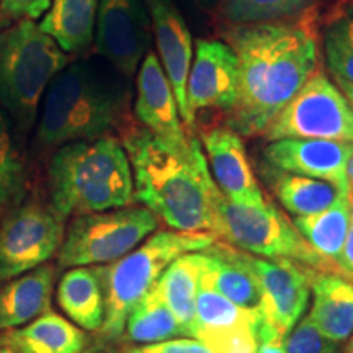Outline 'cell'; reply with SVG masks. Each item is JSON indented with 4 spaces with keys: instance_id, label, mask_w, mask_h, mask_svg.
Instances as JSON below:
<instances>
[{
    "instance_id": "obj_1",
    "label": "cell",
    "mask_w": 353,
    "mask_h": 353,
    "mask_svg": "<svg viewBox=\"0 0 353 353\" xmlns=\"http://www.w3.org/2000/svg\"><path fill=\"white\" fill-rule=\"evenodd\" d=\"M239 87L228 126L239 136L262 134L317 70V41L309 21L280 20L234 26Z\"/></svg>"
},
{
    "instance_id": "obj_2",
    "label": "cell",
    "mask_w": 353,
    "mask_h": 353,
    "mask_svg": "<svg viewBox=\"0 0 353 353\" xmlns=\"http://www.w3.org/2000/svg\"><path fill=\"white\" fill-rule=\"evenodd\" d=\"M123 145L131 164L134 201L172 231L211 232L221 192L200 141L188 138L183 144H170L143 128L131 131Z\"/></svg>"
},
{
    "instance_id": "obj_3",
    "label": "cell",
    "mask_w": 353,
    "mask_h": 353,
    "mask_svg": "<svg viewBox=\"0 0 353 353\" xmlns=\"http://www.w3.org/2000/svg\"><path fill=\"white\" fill-rule=\"evenodd\" d=\"M130 88L118 70L92 61H70L43 97L37 143L59 148L108 136L126 113Z\"/></svg>"
},
{
    "instance_id": "obj_4",
    "label": "cell",
    "mask_w": 353,
    "mask_h": 353,
    "mask_svg": "<svg viewBox=\"0 0 353 353\" xmlns=\"http://www.w3.org/2000/svg\"><path fill=\"white\" fill-rule=\"evenodd\" d=\"M48 190L64 219L130 206L134 185L125 145L110 134L59 145L48 165Z\"/></svg>"
},
{
    "instance_id": "obj_5",
    "label": "cell",
    "mask_w": 353,
    "mask_h": 353,
    "mask_svg": "<svg viewBox=\"0 0 353 353\" xmlns=\"http://www.w3.org/2000/svg\"><path fill=\"white\" fill-rule=\"evenodd\" d=\"M211 232L156 231L134 250L108 265H97L105 296V319L100 334L108 341L121 337L132 307L151 291L169 265L180 255L213 244Z\"/></svg>"
},
{
    "instance_id": "obj_6",
    "label": "cell",
    "mask_w": 353,
    "mask_h": 353,
    "mask_svg": "<svg viewBox=\"0 0 353 353\" xmlns=\"http://www.w3.org/2000/svg\"><path fill=\"white\" fill-rule=\"evenodd\" d=\"M70 56L33 20L0 33V107L21 128L37 120L39 101Z\"/></svg>"
},
{
    "instance_id": "obj_7",
    "label": "cell",
    "mask_w": 353,
    "mask_h": 353,
    "mask_svg": "<svg viewBox=\"0 0 353 353\" xmlns=\"http://www.w3.org/2000/svg\"><path fill=\"white\" fill-rule=\"evenodd\" d=\"M211 232L224 244L250 255L288 260L317 272L337 273L307 245L293 221L268 201L260 208H249L219 195Z\"/></svg>"
},
{
    "instance_id": "obj_8",
    "label": "cell",
    "mask_w": 353,
    "mask_h": 353,
    "mask_svg": "<svg viewBox=\"0 0 353 353\" xmlns=\"http://www.w3.org/2000/svg\"><path fill=\"white\" fill-rule=\"evenodd\" d=\"M159 219L152 211L125 206L100 213L74 216L65 228L57 252L61 268L108 265L125 257L157 231Z\"/></svg>"
},
{
    "instance_id": "obj_9",
    "label": "cell",
    "mask_w": 353,
    "mask_h": 353,
    "mask_svg": "<svg viewBox=\"0 0 353 353\" xmlns=\"http://www.w3.org/2000/svg\"><path fill=\"white\" fill-rule=\"evenodd\" d=\"M265 139H329L353 143V108L327 76L316 70L265 130Z\"/></svg>"
},
{
    "instance_id": "obj_10",
    "label": "cell",
    "mask_w": 353,
    "mask_h": 353,
    "mask_svg": "<svg viewBox=\"0 0 353 353\" xmlns=\"http://www.w3.org/2000/svg\"><path fill=\"white\" fill-rule=\"evenodd\" d=\"M65 219L52 206L21 203L0 223V281L13 280L44 265L59 252Z\"/></svg>"
},
{
    "instance_id": "obj_11",
    "label": "cell",
    "mask_w": 353,
    "mask_h": 353,
    "mask_svg": "<svg viewBox=\"0 0 353 353\" xmlns=\"http://www.w3.org/2000/svg\"><path fill=\"white\" fill-rule=\"evenodd\" d=\"M234 254L257 278L262 293V322L286 337L306 311L311 298V276L316 270L288 260L257 257L239 249H234Z\"/></svg>"
},
{
    "instance_id": "obj_12",
    "label": "cell",
    "mask_w": 353,
    "mask_h": 353,
    "mask_svg": "<svg viewBox=\"0 0 353 353\" xmlns=\"http://www.w3.org/2000/svg\"><path fill=\"white\" fill-rule=\"evenodd\" d=\"M95 28L97 52L131 79L151 48L152 26L144 0H100Z\"/></svg>"
},
{
    "instance_id": "obj_13",
    "label": "cell",
    "mask_w": 353,
    "mask_h": 353,
    "mask_svg": "<svg viewBox=\"0 0 353 353\" xmlns=\"http://www.w3.org/2000/svg\"><path fill=\"white\" fill-rule=\"evenodd\" d=\"M239 69L236 52L229 44L196 39L187 79V105L196 118L201 110L229 113L237 100Z\"/></svg>"
},
{
    "instance_id": "obj_14",
    "label": "cell",
    "mask_w": 353,
    "mask_h": 353,
    "mask_svg": "<svg viewBox=\"0 0 353 353\" xmlns=\"http://www.w3.org/2000/svg\"><path fill=\"white\" fill-rule=\"evenodd\" d=\"M352 154L353 143L285 138L270 141L263 157L275 170L327 180L353 195L347 175Z\"/></svg>"
},
{
    "instance_id": "obj_15",
    "label": "cell",
    "mask_w": 353,
    "mask_h": 353,
    "mask_svg": "<svg viewBox=\"0 0 353 353\" xmlns=\"http://www.w3.org/2000/svg\"><path fill=\"white\" fill-rule=\"evenodd\" d=\"M159 57L174 90L183 126H195V117L187 105V79L193 61V39L187 21L172 0H144Z\"/></svg>"
},
{
    "instance_id": "obj_16",
    "label": "cell",
    "mask_w": 353,
    "mask_h": 353,
    "mask_svg": "<svg viewBox=\"0 0 353 353\" xmlns=\"http://www.w3.org/2000/svg\"><path fill=\"white\" fill-rule=\"evenodd\" d=\"M201 145L211 176L226 200L249 208H260L267 203L250 167L245 145L236 131L229 126L213 128L203 132Z\"/></svg>"
},
{
    "instance_id": "obj_17",
    "label": "cell",
    "mask_w": 353,
    "mask_h": 353,
    "mask_svg": "<svg viewBox=\"0 0 353 353\" xmlns=\"http://www.w3.org/2000/svg\"><path fill=\"white\" fill-rule=\"evenodd\" d=\"M134 113L145 130L165 143L183 144L190 138L165 70L151 51L144 56L136 77Z\"/></svg>"
},
{
    "instance_id": "obj_18",
    "label": "cell",
    "mask_w": 353,
    "mask_h": 353,
    "mask_svg": "<svg viewBox=\"0 0 353 353\" xmlns=\"http://www.w3.org/2000/svg\"><path fill=\"white\" fill-rule=\"evenodd\" d=\"M198 254L205 283L245 311L260 312L262 293L257 278L236 257L231 245L214 241Z\"/></svg>"
},
{
    "instance_id": "obj_19",
    "label": "cell",
    "mask_w": 353,
    "mask_h": 353,
    "mask_svg": "<svg viewBox=\"0 0 353 353\" xmlns=\"http://www.w3.org/2000/svg\"><path fill=\"white\" fill-rule=\"evenodd\" d=\"M312 306L307 317L321 334L335 343L353 335V281L334 272H314L311 276Z\"/></svg>"
},
{
    "instance_id": "obj_20",
    "label": "cell",
    "mask_w": 353,
    "mask_h": 353,
    "mask_svg": "<svg viewBox=\"0 0 353 353\" xmlns=\"http://www.w3.org/2000/svg\"><path fill=\"white\" fill-rule=\"evenodd\" d=\"M85 347V332L54 311L0 334V348L10 353H82Z\"/></svg>"
},
{
    "instance_id": "obj_21",
    "label": "cell",
    "mask_w": 353,
    "mask_h": 353,
    "mask_svg": "<svg viewBox=\"0 0 353 353\" xmlns=\"http://www.w3.org/2000/svg\"><path fill=\"white\" fill-rule=\"evenodd\" d=\"M54 280L56 268L44 263L0 288V332L28 324L51 311Z\"/></svg>"
},
{
    "instance_id": "obj_22",
    "label": "cell",
    "mask_w": 353,
    "mask_h": 353,
    "mask_svg": "<svg viewBox=\"0 0 353 353\" xmlns=\"http://www.w3.org/2000/svg\"><path fill=\"white\" fill-rule=\"evenodd\" d=\"M100 0H52L39 28L68 54L85 51L94 41Z\"/></svg>"
},
{
    "instance_id": "obj_23",
    "label": "cell",
    "mask_w": 353,
    "mask_h": 353,
    "mask_svg": "<svg viewBox=\"0 0 353 353\" xmlns=\"http://www.w3.org/2000/svg\"><path fill=\"white\" fill-rule=\"evenodd\" d=\"M57 303L79 327L100 330L105 319V296L97 268H69L57 285Z\"/></svg>"
},
{
    "instance_id": "obj_24",
    "label": "cell",
    "mask_w": 353,
    "mask_h": 353,
    "mask_svg": "<svg viewBox=\"0 0 353 353\" xmlns=\"http://www.w3.org/2000/svg\"><path fill=\"white\" fill-rule=\"evenodd\" d=\"M353 213V196H343L327 210L309 216H294L293 224L314 252L337 270ZM341 275V273H339Z\"/></svg>"
},
{
    "instance_id": "obj_25",
    "label": "cell",
    "mask_w": 353,
    "mask_h": 353,
    "mask_svg": "<svg viewBox=\"0 0 353 353\" xmlns=\"http://www.w3.org/2000/svg\"><path fill=\"white\" fill-rule=\"evenodd\" d=\"M198 252H188L175 259L154 286L170 311L174 312L187 337H192L193 332L196 296L200 290L201 262Z\"/></svg>"
},
{
    "instance_id": "obj_26",
    "label": "cell",
    "mask_w": 353,
    "mask_h": 353,
    "mask_svg": "<svg viewBox=\"0 0 353 353\" xmlns=\"http://www.w3.org/2000/svg\"><path fill=\"white\" fill-rule=\"evenodd\" d=\"M273 187H275V193L281 206L293 216L321 213L341 198L353 196L327 180L286 174L280 170H276L275 179H273Z\"/></svg>"
},
{
    "instance_id": "obj_27",
    "label": "cell",
    "mask_w": 353,
    "mask_h": 353,
    "mask_svg": "<svg viewBox=\"0 0 353 353\" xmlns=\"http://www.w3.org/2000/svg\"><path fill=\"white\" fill-rule=\"evenodd\" d=\"M130 342L157 343L176 337H187L174 312L161 298L156 288L149 291L141 301L132 307L126 319L125 332Z\"/></svg>"
},
{
    "instance_id": "obj_28",
    "label": "cell",
    "mask_w": 353,
    "mask_h": 353,
    "mask_svg": "<svg viewBox=\"0 0 353 353\" xmlns=\"http://www.w3.org/2000/svg\"><path fill=\"white\" fill-rule=\"evenodd\" d=\"M257 321H262L260 312H250L239 307L200 278V290H198L195 307V324H193L192 332L193 339L201 341L206 335L226 332V330H232Z\"/></svg>"
},
{
    "instance_id": "obj_29",
    "label": "cell",
    "mask_w": 353,
    "mask_h": 353,
    "mask_svg": "<svg viewBox=\"0 0 353 353\" xmlns=\"http://www.w3.org/2000/svg\"><path fill=\"white\" fill-rule=\"evenodd\" d=\"M316 0H221V15L234 26L291 20Z\"/></svg>"
},
{
    "instance_id": "obj_30",
    "label": "cell",
    "mask_w": 353,
    "mask_h": 353,
    "mask_svg": "<svg viewBox=\"0 0 353 353\" xmlns=\"http://www.w3.org/2000/svg\"><path fill=\"white\" fill-rule=\"evenodd\" d=\"M28 175L19 149L13 143L8 123L0 112V213L6 214L25 201Z\"/></svg>"
},
{
    "instance_id": "obj_31",
    "label": "cell",
    "mask_w": 353,
    "mask_h": 353,
    "mask_svg": "<svg viewBox=\"0 0 353 353\" xmlns=\"http://www.w3.org/2000/svg\"><path fill=\"white\" fill-rule=\"evenodd\" d=\"M324 54L334 77L353 83V2L342 7L325 25Z\"/></svg>"
},
{
    "instance_id": "obj_32",
    "label": "cell",
    "mask_w": 353,
    "mask_h": 353,
    "mask_svg": "<svg viewBox=\"0 0 353 353\" xmlns=\"http://www.w3.org/2000/svg\"><path fill=\"white\" fill-rule=\"evenodd\" d=\"M260 327L262 321L250 322L226 332L206 335L200 342L205 343L211 353H255L262 341Z\"/></svg>"
},
{
    "instance_id": "obj_33",
    "label": "cell",
    "mask_w": 353,
    "mask_h": 353,
    "mask_svg": "<svg viewBox=\"0 0 353 353\" xmlns=\"http://www.w3.org/2000/svg\"><path fill=\"white\" fill-rule=\"evenodd\" d=\"M285 353H342L341 343L325 337L306 316L285 337Z\"/></svg>"
},
{
    "instance_id": "obj_34",
    "label": "cell",
    "mask_w": 353,
    "mask_h": 353,
    "mask_svg": "<svg viewBox=\"0 0 353 353\" xmlns=\"http://www.w3.org/2000/svg\"><path fill=\"white\" fill-rule=\"evenodd\" d=\"M125 353H211L205 343L193 337L170 339V341L128 347Z\"/></svg>"
},
{
    "instance_id": "obj_35",
    "label": "cell",
    "mask_w": 353,
    "mask_h": 353,
    "mask_svg": "<svg viewBox=\"0 0 353 353\" xmlns=\"http://www.w3.org/2000/svg\"><path fill=\"white\" fill-rule=\"evenodd\" d=\"M52 0H0V15L10 20H38L50 10Z\"/></svg>"
},
{
    "instance_id": "obj_36",
    "label": "cell",
    "mask_w": 353,
    "mask_h": 353,
    "mask_svg": "<svg viewBox=\"0 0 353 353\" xmlns=\"http://www.w3.org/2000/svg\"><path fill=\"white\" fill-rule=\"evenodd\" d=\"M337 270L342 276L353 281V213L350 219V228H348L345 242H343L341 257L337 260Z\"/></svg>"
},
{
    "instance_id": "obj_37",
    "label": "cell",
    "mask_w": 353,
    "mask_h": 353,
    "mask_svg": "<svg viewBox=\"0 0 353 353\" xmlns=\"http://www.w3.org/2000/svg\"><path fill=\"white\" fill-rule=\"evenodd\" d=\"M260 335H262V341H260L259 350L255 353H285V337L267 327L263 322L262 327H260Z\"/></svg>"
},
{
    "instance_id": "obj_38",
    "label": "cell",
    "mask_w": 353,
    "mask_h": 353,
    "mask_svg": "<svg viewBox=\"0 0 353 353\" xmlns=\"http://www.w3.org/2000/svg\"><path fill=\"white\" fill-rule=\"evenodd\" d=\"M335 81H337V87L341 88L342 94L345 95V99L348 100V103H350V107L353 108V83L342 81V79H335Z\"/></svg>"
},
{
    "instance_id": "obj_39",
    "label": "cell",
    "mask_w": 353,
    "mask_h": 353,
    "mask_svg": "<svg viewBox=\"0 0 353 353\" xmlns=\"http://www.w3.org/2000/svg\"><path fill=\"white\" fill-rule=\"evenodd\" d=\"M347 175H348V183H350V188H352V193H353V154L350 157V162H348Z\"/></svg>"
},
{
    "instance_id": "obj_40",
    "label": "cell",
    "mask_w": 353,
    "mask_h": 353,
    "mask_svg": "<svg viewBox=\"0 0 353 353\" xmlns=\"http://www.w3.org/2000/svg\"><path fill=\"white\" fill-rule=\"evenodd\" d=\"M345 353H353V335L350 337V341H348V345L345 348Z\"/></svg>"
},
{
    "instance_id": "obj_41",
    "label": "cell",
    "mask_w": 353,
    "mask_h": 353,
    "mask_svg": "<svg viewBox=\"0 0 353 353\" xmlns=\"http://www.w3.org/2000/svg\"><path fill=\"white\" fill-rule=\"evenodd\" d=\"M0 353H10L7 350V348H0Z\"/></svg>"
}]
</instances>
